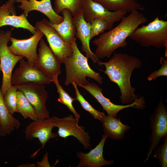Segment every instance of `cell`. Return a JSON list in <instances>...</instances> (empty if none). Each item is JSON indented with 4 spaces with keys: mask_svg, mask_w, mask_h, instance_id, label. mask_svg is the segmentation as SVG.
<instances>
[{
    "mask_svg": "<svg viewBox=\"0 0 167 167\" xmlns=\"http://www.w3.org/2000/svg\"><path fill=\"white\" fill-rule=\"evenodd\" d=\"M129 37L143 47L165 48L167 58V21L160 19L159 15L147 25L137 28Z\"/></svg>",
    "mask_w": 167,
    "mask_h": 167,
    "instance_id": "cell-4",
    "label": "cell"
},
{
    "mask_svg": "<svg viewBox=\"0 0 167 167\" xmlns=\"http://www.w3.org/2000/svg\"><path fill=\"white\" fill-rule=\"evenodd\" d=\"M16 2L20 3L18 7L24 11L26 17L30 11L36 10L46 15L52 24H58L63 20V16L59 15L54 10L51 0H16Z\"/></svg>",
    "mask_w": 167,
    "mask_h": 167,
    "instance_id": "cell-18",
    "label": "cell"
},
{
    "mask_svg": "<svg viewBox=\"0 0 167 167\" xmlns=\"http://www.w3.org/2000/svg\"><path fill=\"white\" fill-rule=\"evenodd\" d=\"M15 85L18 91L23 92L33 107L37 119L49 118V111L46 105L48 94L45 89V85L28 84Z\"/></svg>",
    "mask_w": 167,
    "mask_h": 167,
    "instance_id": "cell-9",
    "label": "cell"
},
{
    "mask_svg": "<svg viewBox=\"0 0 167 167\" xmlns=\"http://www.w3.org/2000/svg\"><path fill=\"white\" fill-rule=\"evenodd\" d=\"M20 65L12 74L11 85L28 84H48L52 79L44 74L35 65L25 61L23 58L19 61Z\"/></svg>",
    "mask_w": 167,
    "mask_h": 167,
    "instance_id": "cell-7",
    "label": "cell"
},
{
    "mask_svg": "<svg viewBox=\"0 0 167 167\" xmlns=\"http://www.w3.org/2000/svg\"><path fill=\"white\" fill-rule=\"evenodd\" d=\"M34 27L43 33L50 48L61 63H63L64 60L72 53L71 45L64 41L56 31L47 23L45 19L36 22Z\"/></svg>",
    "mask_w": 167,
    "mask_h": 167,
    "instance_id": "cell-11",
    "label": "cell"
},
{
    "mask_svg": "<svg viewBox=\"0 0 167 167\" xmlns=\"http://www.w3.org/2000/svg\"><path fill=\"white\" fill-rule=\"evenodd\" d=\"M19 122L9 112L3 99L0 87V136L10 134L20 126Z\"/></svg>",
    "mask_w": 167,
    "mask_h": 167,
    "instance_id": "cell-23",
    "label": "cell"
},
{
    "mask_svg": "<svg viewBox=\"0 0 167 167\" xmlns=\"http://www.w3.org/2000/svg\"><path fill=\"white\" fill-rule=\"evenodd\" d=\"M71 84L75 90L76 96L74 98L75 100L77 101L82 107L88 112L95 119L99 120L101 122L106 116L105 113L95 109L84 98L80 92L78 88L77 84L75 82H73Z\"/></svg>",
    "mask_w": 167,
    "mask_h": 167,
    "instance_id": "cell-27",
    "label": "cell"
},
{
    "mask_svg": "<svg viewBox=\"0 0 167 167\" xmlns=\"http://www.w3.org/2000/svg\"><path fill=\"white\" fill-rule=\"evenodd\" d=\"M61 13L63 19L60 23L52 24L47 19L46 21L56 31L64 41L71 45L73 40L76 38V31L73 20V17L71 12L67 9L63 10Z\"/></svg>",
    "mask_w": 167,
    "mask_h": 167,
    "instance_id": "cell-20",
    "label": "cell"
},
{
    "mask_svg": "<svg viewBox=\"0 0 167 167\" xmlns=\"http://www.w3.org/2000/svg\"><path fill=\"white\" fill-rule=\"evenodd\" d=\"M11 31H0V65L2 74L0 88L3 96L7 89L11 86V78L14 67L17 62L23 58L22 56L14 54L8 48L7 44L11 36Z\"/></svg>",
    "mask_w": 167,
    "mask_h": 167,
    "instance_id": "cell-5",
    "label": "cell"
},
{
    "mask_svg": "<svg viewBox=\"0 0 167 167\" xmlns=\"http://www.w3.org/2000/svg\"><path fill=\"white\" fill-rule=\"evenodd\" d=\"M54 10L58 14L65 9L68 10L73 17H75L82 11V0H55Z\"/></svg>",
    "mask_w": 167,
    "mask_h": 167,
    "instance_id": "cell-25",
    "label": "cell"
},
{
    "mask_svg": "<svg viewBox=\"0 0 167 167\" xmlns=\"http://www.w3.org/2000/svg\"><path fill=\"white\" fill-rule=\"evenodd\" d=\"M152 0L153 1H156L158 0Z\"/></svg>",
    "mask_w": 167,
    "mask_h": 167,
    "instance_id": "cell-33",
    "label": "cell"
},
{
    "mask_svg": "<svg viewBox=\"0 0 167 167\" xmlns=\"http://www.w3.org/2000/svg\"><path fill=\"white\" fill-rule=\"evenodd\" d=\"M118 118L105 116L101 122L103 128L104 134L111 139L119 140L124 138L126 132L130 127L124 124Z\"/></svg>",
    "mask_w": 167,
    "mask_h": 167,
    "instance_id": "cell-21",
    "label": "cell"
},
{
    "mask_svg": "<svg viewBox=\"0 0 167 167\" xmlns=\"http://www.w3.org/2000/svg\"><path fill=\"white\" fill-rule=\"evenodd\" d=\"M149 119L152 130L150 144L144 162L149 160L161 139L167 135V109L163 103L161 93L159 102Z\"/></svg>",
    "mask_w": 167,
    "mask_h": 167,
    "instance_id": "cell-6",
    "label": "cell"
},
{
    "mask_svg": "<svg viewBox=\"0 0 167 167\" xmlns=\"http://www.w3.org/2000/svg\"><path fill=\"white\" fill-rule=\"evenodd\" d=\"M16 0H9L0 6V28L9 25L16 28H22L29 31L33 34L36 30L28 21L23 13L19 15H16L15 6Z\"/></svg>",
    "mask_w": 167,
    "mask_h": 167,
    "instance_id": "cell-16",
    "label": "cell"
},
{
    "mask_svg": "<svg viewBox=\"0 0 167 167\" xmlns=\"http://www.w3.org/2000/svg\"><path fill=\"white\" fill-rule=\"evenodd\" d=\"M108 29V25L103 19L96 18L90 23V40L95 36L103 33Z\"/></svg>",
    "mask_w": 167,
    "mask_h": 167,
    "instance_id": "cell-29",
    "label": "cell"
},
{
    "mask_svg": "<svg viewBox=\"0 0 167 167\" xmlns=\"http://www.w3.org/2000/svg\"><path fill=\"white\" fill-rule=\"evenodd\" d=\"M17 89L15 85L8 88L3 96L4 104L9 112L12 115L17 112Z\"/></svg>",
    "mask_w": 167,
    "mask_h": 167,
    "instance_id": "cell-28",
    "label": "cell"
},
{
    "mask_svg": "<svg viewBox=\"0 0 167 167\" xmlns=\"http://www.w3.org/2000/svg\"><path fill=\"white\" fill-rule=\"evenodd\" d=\"M33 36L27 39H17L11 36V44L8 48L14 54L26 58L30 63L36 66L38 58L36 49L38 42L44 35L41 31L36 29Z\"/></svg>",
    "mask_w": 167,
    "mask_h": 167,
    "instance_id": "cell-13",
    "label": "cell"
},
{
    "mask_svg": "<svg viewBox=\"0 0 167 167\" xmlns=\"http://www.w3.org/2000/svg\"><path fill=\"white\" fill-rule=\"evenodd\" d=\"M161 67L157 70L152 72L148 77L147 79L149 81L155 80L158 77L161 76H167V60L164 58H160Z\"/></svg>",
    "mask_w": 167,
    "mask_h": 167,
    "instance_id": "cell-31",
    "label": "cell"
},
{
    "mask_svg": "<svg viewBox=\"0 0 167 167\" xmlns=\"http://www.w3.org/2000/svg\"><path fill=\"white\" fill-rule=\"evenodd\" d=\"M97 63L99 66H105V71L99 70L118 86L122 105L130 104L139 98L135 94V89L132 86L130 79L134 70L141 66L140 59L126 53H115L109 61L103 62L100 61Z\"/></svg>",
    "mask_w": 167,
    "mask_h": 167,
    "instance_id": "cell-1",
    "label": "cell"
},
{
    "mask_svg": "<svg viewBox=\"0 0 167 167\" xmlns=\"http://www.w3.org/2000/svg\"><path fill=\"white\" fill-rule=\"evenodd\" d=\"M73 20L75 25L76 33L75 37L80 40L82 44L81 51L85 54L86 57L90 59L94 63L100 60L90 47V23L86 22L84 19L82 11L75 17Z\"/></svg>",
    "mask_w": 167,
    "mask_h": 167,
    "instance_id": "cell-19",
    "label": "cell"
},
{
    "mask_svg": "<svg viewBox=\"0 0 167 167\" xmlns=\"http://www.w3.org/2000/svg\"><path fill=\"white\" fill-rule=\"evenodd\" d=\"M56 117L45 119H37L30 123L26 127L25 137L27 140L37 138L44 148L47 142L51 139H54L58 136L57 134L52 132L55 127Z\"/></svg>",
    "mask_w": 167,
    "mask_h": 167,
    "instance_id": "cell-14",
    "label": "cell"
},
{
    "mask_svg": "<svg viewBox=\"0 0 167 167\" xmlns=\"http://www.w3.org/2000/svg\"><path fill=\"white\" fill-rule=\"evenodd\" d=\"M121 20L116 26L92 41L96 46L95 53L98 58H109L117 49L126 47V39L139 26L146 23L147 19L143 14L135 10Z\"/></svg>",
    "mask_w": 167,
    "mask_h": 167,
    "instance_id": "cell-2",
    "label": "cell"
},
{
    "mask_svg": "<svg viewBox=\"0 0 167 167\" xmlns=\"http://www.w3.org/2000/svg\"><path fill=\"white\" fill-rule=\"evenodd\" d=\"M1 71V66H0V73Z\"/></svg>",
    "mask_w": 167,
    "mask_h": 167,
    "instance_id": "cell-32",
    "label": "cell"
},
{
    "mask_svg": "<svg viewBox=\"0 0 167 167\" xmlns=\"http://www.w3.org/2000/svg\"><path fill=\"white\" fill-rule=\"evenodd\" d=\"M108 137L103 134L102 138L96 146L87 153L78 152L76 155L80 161L77 167H101L112 165L113 160H107L103 157V148Z\"/></svg>",
    "mask_w": 167,
    "mask_h": 167,
    "instance_id": "cell-17",
    "label": "cell"
},
{
    "mask_svg": "<svg viewBox=\"0 0 167 167\" xmlns=\"http://www.w3.org/2000/svg\"><path fill=\"white\" fill-rule=\"evenodd\" d=\"M164 138L162 144L158 146L154 151V156L158 160V163L161 167H167V135Z\"/></svg>",
    "mask_w": 167,
    "mask_h": 167,
    "instance_id": "cell-30",
    "label": "cell"
},
{
    "mask_svg": "<svg viewBox=\"0 0 167 167\" xmlns=\"http://www.w3.org/2000/svg\"><path fill=\"white\" fill-rule=\"evenodd\" d=\"M17 112L20 113L24 119L29 118L32 121L37 119L36 111L22 92H17Z\"/></svg>",
    "mask_w": 167,
    "mask_h": 167,
    "instance_id": "cell-24",
    "label": "cell"
},
{
    "mask_svg": "<svg viewBox=\"0 0 167 167\" xmlns=\"http://www.w3.org/2000/svg\"><path fill=\"white\" fill-rule=\"evenodd\" d=\"M92 0L111 11L131 12L135 10L143 11L145 9L144 6L139 3L138 0Z\"/></svg>",
    "mask_w": 167,
    "mask_h": 167,
    "instance_id": "cell-22",
    "label": "cell"
},
{
    "mask_svg": "<svg viewBox=\"0 0 167 167\" xmlns=\"http://www.w3.org/2000/svg\"><path fill=\"white\" fill-rule=\"evenodd\" d=\"M40 41L36 66L53 80L61 73V63L44 40L41 38Z\"/></svg>",
    "mask_w": 167,
    "mask_h": 167,
    "instance_id": "cell-15",
    "label": "cell"
},
{
    "mask_svg": "<svg viewBox=\"0 0 167 167\" xmlns=\"http://www.w3.org/2000/svg\"><path fill=\"white\" fill-rule=\"evenodd\" d=\"M83 18L87 22L91 23L96 18L101 19L107 23L108 29L112 28L114 24L121 20L127 12L108 10L102 6L92 0H82Z\"/></svg>",
    "mask_w": 167,
    "mask_h": 167,
    "instance_id": "cell-10",
    "label": "cell"
},
{
    "mask_svg": "<svg viewBox=\"0 0 167 167\" xmlns=\"http://www.w3.org/2000/svg\"><path fill=\"white\" fill-rule=\"evenodd\" d=\"M75 38L71 44V55L64 61L66 72L64 85L68 86L73 82L77 85H85L89 82L87 77L93 79L100 84L103 83V78L100 74L92 70L89 65L88 58L79 49Z\"/></svg>",
    "mask_w": 167,
    "mask_h": 167,
    "instance_id": "cell-3",
    "label": "cell"
},
{
    "mask_svg": "<svg viewBox=\"0 0 167 167\" xmlns=\"http://www.w3.org/2000/svg\"><path fill=\"white\" fill-rule=\"evenodd\" d=\"M78 122L79 121L72 114L62 118L56 117L55 127L58 128L57 134L59 137L66 139L72 136L78 140L85 149H90V137L88 133L78 125Z\"/></svg>",
    "mask_w": 167,
    "mask_h": 167,
    "instance_id": "cell-12",
    "label": "cell"
},
{
    "mask_svg": "<svg viewBox=\"0 0 167 167\" xmlns=\"http://www.w3.org/2000/svg\"><path fill=\"white\" fill-rule=\"evenodd\" d=\"M78 86L83 88L88 92L101 105L108 115L116 118L118 113L123 109L133 107L143 109L146 107V101L143 96H140L132 103L128 105H117L112 103L109 99L105 97L102 93V89L94 83L89 82L85 85Z\"/></svg>",
    "mask_w": 167,
    "mask_h": 167,
    "instance_id": "cell-8",
    "label": "cell"
},
{
    "mask_svg": "<svg viewBox=\"0 0 167 167\" xmlns=\"http://www.w3.org/2000/svg\"><path fill=\"white\" fill-rule=\"evenodd\" d=\"M52 82L55 84L57 89V92L59 95V97L57 100L58 101L65 105L73 113L75 119L79 121L80 116L77 112L73 105V102L75 100V98L71 97L63 89L59 84L58 77L53 79Z\"/></svg>",
    "mask_w": 167,
    "mask_h": 167,
    "instance_id": "cell-26",
    "label": "cell"
}]
</instances>
